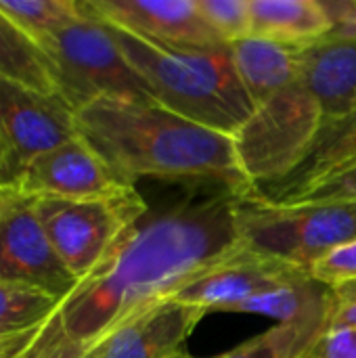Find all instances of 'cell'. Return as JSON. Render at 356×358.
Segmentation results:
<instances>
[{"mask_svg":"<svg viewBox=\"0 0 356 358\" xmlns=\"http://www.w3.org/2000/svg\"><path fill=\"white\" fill-rule=\"evenodd\" d=\"M237 76L256 107L275 92L300 82V50L262 38H243L229 46Z\"/></svg>","mask_w":356,"mask_h":358,"instance_id":"17","label":"cell"},{"mask_svg":"<svg viewBox=\"0 0 356 358\" xmlns=\"http://www.w3.org/2000/svg\"><path fill=\"white\" fill-rule=\"evenodd\" d=\"M355 162L356 109L340 117H327L304 162L283 180L266 187H256V191L271 201H298L315 187Z\"/></svg>","mask_w":356,"mask_h":358,"instance_id":"14","label":"cell"},{"mask_svg":"<svg viewBox=\"0 0 356 358\" xmlns=\"http://www.w3.org/2000/svg\"><path fill=\"white\" fill-rule=\"evenodd\" d=\"M206 23L231 46L252 36L250 0H195Z\"/></svg>","mask_w":356,"mask_h":358,"instance_id":"22","label":"cell"},{"mask_svg":"<svg viewBox=\"0 0 356 358\" xmlns=\"http://www.w3.org/2000/svg\"><path fill=\"white\" fill-rule=\"evenodd\" d=\"M78 134L128 182L153 176L204 180L250 193L231 134L195 124L155 101H94L76 111Z\"/></svg>","mask_w":356,"mask_h":358,"instance_id":"2","label":"cell"},{"mask_svg":"<svg viewBox=\"0 0 356 358\" xmlns=\"http://www.w3.org/2000/svg\"><path fill=\"white\" fill-rule=\"evenodd\" d=\"M332 19L327 40H356V0H321Z\"/></svg>","mask_w":356,"mask_h":358,"instance_id":"26","label":"cell"},{"mask_svg":"<svg viewBox=\"0 0 356 358\" xmlns=\"http://www.w3.org/2000/svg\"><path fill=\"white\" fill-rule=\"evenodd\" d=\"M356 329V281L332 287V327L329 331Z\"/></svg>","mask_w":356,"mask_h":358,"instance_id":"25","label":"cell"},{"mask_svg":"<svg viewBox=\"0 0 356 358\" xmlns=\"http://www.w3.org/2000/svg\"><path fill=\"white\" fill-rule=\"evenodd\" d=\"M252 36L290 48H311L332 34V19L321 0H250Z\"/></svg>","mask_w":356,"mask_h":358,"instance_id":"16","label":"cell"},{"mask_svg":"<svg viewBox=\"0 0 356 358\" xmlns=\"http://www.w3.org/2000/svg\"><path fill=\"white\" fill-rule=\"evenodd\" d=\"M107 27L151 99L162 107L231 136L254 111L229 46H164L109 23Z\"/></svg>","mask_w":356,"mask_h":358,"instance_id":"3","label":"cell"},{"mask_svg":"<svg viewBox=\"0 0 356 358\" xmlns=\"http://www.w3.org/2000/svg\"><path fill=\"white\" fill-rule=\"evenodd\" d=\"M84 358H99V348H97V350H92V352H88Z\"/></svg>","mask_w":356,"mask_h":358,"instance_id":"30","label":"cell"},{"mask_svg":"<svg viewBox=\"0 0 356 358\" xmlns=\"http://www.w3.org/2000/svg\"><path fill=\"white\" fill-rule=\"evenodd\" d=\"M0 128L15 155L17 174L38 155L73 141L76 111L61 96H46L0 78Z\"/></svg>","mask_w":356,"mask_h":358,"instance_id":"10","label":"cell"},{"mask_svg":"<svg viewBox=\"0 0 356 358\" xmlns=\"http://www.w3.org/2000/svg\"><path fill=\"white\" fill-rule=\"evenodd\" d=\"M208 313L180 302H166L130 321L99 346V358H172Z\"/></svg>","mask_w":356,"mask_h":358,"instance_id":"13","label":"cell"},{"mask_svg":"<svg viewBox=\"0 0 356 358\" xmlns=\"http://www.w3.org/2000/svg\"><path fill=\"white\" fill-rule=\"evenodd\" d=\"M27 201H29V199L23 197V195L19 193V189H17L13 182L0 185V224H2L13 212H17L23 203H27Z\"/></svg>","mask_w":356,"mask_h":358,"instance_id":"28","label":"cell"},{"mask_svg":"<svg viewBox=\"0 0 356 358\" xmlns=\"http://www.w3.org/2000/svg\"><path fill=\"white\" fill-rule=\"evenodd\" d=\"M300 82L319 99L325 120L356 109V40H325L300 50Z\"/></svg>","mask_w":356,"mask_h":358,"instance_id":"15","label":"cell"},{"mask_svg":"<svg viewBox=\"0 0 356 358\" xmlns=\"http://www.w3.org/2000/svg\"><path fill=\"white\" fill-rule=\"evenodd\" d=\"M0 78L46 96H61L48 55L0 10Z\"/></svg>","mask_w":356,"mask_h":358,"instance_id":"19","label":"cell"},{"mask_svg":"<svg viewBox=\"0 0 356 358\" xmlns=\"http://www.w3.org/2000/svg\"><path fill=\"white\" fill-rule=\"evenodd\" d=\"M17 178V162H15V155L2 134V128H0V182L2 185H8Z\"/></svg>","mask_w":356,"mask_h":358,"instance_id":"29","label":"cell"},{"mask_svg":"<svg viewBox=\"0 0 356 358\" xmlns=\"http://www.w3.org/2000/svg\"><path fill=\"white\" fill-rule=\"evenodd\" d=\"M302 273L298 266L243 250L180 289L172 302L210 313H235L250 298L273 289Z\"/></svg>","mask_w":356,"mask_h":358,"instance_id":"12","label":"cell"},{"mask_svg":"<svg viewBox=\"0 0 356 358\" xmlns=\"http://www.w3.org/2000/svg\"><path fill=\"white\" fill-rule=\"evenodd\" d=\"M0 10L40 46L86 15L84 4L76 0H0Z\"/></svg>","mask_w":356,"mask_h":358,"instance_id":"20","label":"cell"},{"mask_svg":"<svg viewBox=\"0 0 356 358\" xmlns=\"http://www.w3.org/2000/svg\"><path fill=\"white\" fill-rule=\"evenodd\" d=\"M172 358H197V357H191V355H187V352H178L176 357H172Z\"/></svg>","mask_w":356,"mask_h":358,"instance_id":"31","label":"cell"},{"mask_svg":"<svg viewBox=\"0 0 356 358\" xmlns=\"http://www.w3.org/2000/svg\"><path fill=\"white\" fill-rule=\"evenodd\" d=\"M63 300L0 283V358H13L57 313Z\"/></svg>","mask_w":356,"mask_h":358,"instance_id":"18","label":"cell"},{"mask_svg":"<svg viewBox=\"0 0 356 358\" xmlns=\"http://www.w3.org/2000/svg\"><path fill=\"white\" fill-rule=\"evenodd\" d=\"M239 195L212 182L149 210L59 304L48 325L67 342L97 350L120 327L170 302L245 250L235 222Z\"/></svg>","mask_w":356,"mask_h":358,"instance_id":"1","label":"cell"},{"mask_svg":"<svg viewBox=\"0 0 356 358\" xmlns=\"http://www.w3.org/2000/svg\"><path fill=\"white\" fill-rule=\"evenodd\" d=\"M0 185H2V182H0Z\"/></svg>","mask_w":356,"mask_h":358,"instance_id":"32","label":"cell"},{"mask_svg":"<svg viewBox=\"0 0 356 358\" xmlns=\"http://www.w3.org/2000/svg\"><path fill=\"white\" fill-rule=\"evenodd\" d=\"M13 185L31 201H86L134 189L82 136L38 155L19 170Z\"/></svg>","mask_w":356,"mask_h":358,"instance_id":"8","label":"cell"},{"mask_svg":"<svg viewBox=\"0 0 356 358\" xmlns=\"http://www.w3.org/2000/svg\"><path fill=\"white\" fill-rule=\"evenodd\" d=\"M325 122L319 99L296 82L258 103L233 134L243 176L266 187L290 176L313 149Z\"/></svg>","mask_w":356,"mask_h":358,"instance_id":"5","label":"cell"},{"mask_svg":"<svg viewBox=\"0 0 356 358\" xmlns=\"http://www.w3.org/2000/svg\"><path fill=\"white\" fill-rule=\"evenodd\" d=\"M235 222L248 250L311 273L334 248L356 239V199L281 203L254 187L239 195Z\"/></svg>","mask_w":356,"mask_h":358,"instance_id":"4","label":"cell"},{"mask_svg":"<svg viewBox=\"0 0 356 358\" xmlns=\"http://www.w3.org/2000/svg\"><path fill=\"white\" fill-rule=\"evenodd\" d=\"M306 358H356V329L329 331Z\"/></svg>","mask_w":356,"mask_h":358,"instance_id":"27","label":"cell"},{"mask_svg":"<svg viewBox=\"0 0 356 358\" xmlns=\"http://www.w3.org/2000/svg\"><path fill=\"white\" fill-rule=\"evenodd\" d=\"M323 336L327 334L298 325H273L231 352L214 358H306Z\"/></svg>","mask_w":356,"mask_h":358,"instance_id":"21","label":"cell"},{"mask_svg":"<svg viewBox=\"0 0 356 358\" xmlns=\"http://www.w3.org/2000/svg\"><path fill=\"white\" fill-rule=\"evenodd\" d=\"M311 275L315 281L336 287L348 281H356V239H350L329 254H325L313 268Z\"/></svg>","mask_w":356,"mask_h":358,"instance_id":"23","label":"cell"},{"mask_svg":"<svg viewBox=\"0 0 356 358\" xmlns=\"http://www.w3.org/2000/svg\"><path fill=\"white\" fill-rule=\"evenodd\" d=\"M36 208L55 252L80 281L90 277L118 241L149 212L136 187L103 199H40Z\"/></svg>","mask_w":356,"mask_h":358,"instance_id":"7","label":"cell"},{"mask_svg":"<svg viewBox=\"0 0 356 358\" xmlns=\"http://www.w3.org/2000/svg\"><path fill=\"white\" fill-rule=\"evenodd\" d=\"M101 21L138 38L178 48H227L206 23L195 0H86Z\"/></svg>","mask_w":356,"mask_h":358,"instance_id":"11","label":"cell"},{"mask_svg":"<svg viewBox=\"0 0 356 358\" xmlns=\"http://www.w3.org/2000/svg\"><path fill=\"white\" fill-rule=\"evenodd\" d=\"M0 283L44 292L59 300L80 285L55 252L31 199L0 224Z\"/></svg>","mask_w":356,"mask_h":358,"instance_id":"9","label":"cell"},{"mask_svg":"<svg viewBox=\"0 0 356 358\" xmlns=\"http://www.w3.org/2000/svg\"><path fill=\"white\" fill-rule=\"evenodd\" d=\"M84 10L82 19L59 29L42 44L52 63L61 99L73 111L105 99L153 101L107 23L94 17L86 4Z\"/></svg>","mask_w":356,"mask_h":358,"instance_id":"6","label":"cell"},{"mask_svg":"<svg viewBox=\"0 0 356 358\" xmlns=\"http://www.w3.org/2000/svg\"><path fill=\"white\" fill-rule=\"evenodd\" d=\"M355 201L356 199V162L315 187L298 201ZM292 203V201H290Z\"/></svg>","mask_w":356,"mask_h":358,"instance_id":"24","label":"cell"}]
</instances>
